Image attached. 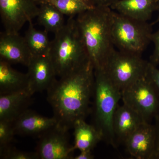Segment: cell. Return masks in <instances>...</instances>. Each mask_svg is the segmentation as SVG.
<instances>
[{"label":"cell","instance_id":"obj_1","mask_svg":"<svg viewBox=\"0 0 159 159\" xmlns=\"http://www.w3.org/2000/svg\"><path fill=\"white\" fill-rule=\"evenodd\" d=\"M95 70L90 61L66 76L56 79L47 90V100L59 125L70 129L85 120L93 93Z\"/></svg>","mask_w":159,"mask_h":159},{"label":"cell","instance_id":"obj_2","mask_svg":"<svg viewBox=\"0 0 159 159\" xmlns=\"http://www.w3.org/2000/svg\"><path fill=\"white\" fill-rule=\"evenodd\" d=\"M111 9L95 6L77 16V29L90 61L96 70H103L116 50L111 32Z\"/></svg>","mask_w":159,"mask_h":159},{"label":"cell","instance_id":"obj_3","mask_svg":"<svg viewBox=\"0 0 159 159\" xmlns=\"http://www.w3.org/2000/svg\"><path fill=\"white\" fill-rule=\"evenodd\" d=\"M49 55L59 78L73 73L90 61L75 16H70L63 28L54 34Z\"/></svg>","mask_w":159,"mask_h":159},{"label":"cell","instance_id":"obj_4","mask_svg":"<svg viewBox=\"0 0 159 159\" xmlns=\"http://www.w3.org/2000/svg\"><path fill=\"white\" fill-rule=\"evenodd\" d=\"M93 119L102 140L116 147L113 131L114 114L122 97L121 91L112 82L103 70H95Z\"/></svg>","mask_w":159,"mask_h":159},{"label":"cell","instance_id":"obj_5","mask_svg":"<svg viewBox=\"0 0 159 159\" xmlns=\"http://www.w3.org/2000/svg\"><path fill=\"white\" fill-rule=\"evenodd\" d=\"M111 10V32L114 46L119 51L142 55L152 42V24Z\"/></svg>","mask_w":159,"mask_h":159},{"label":"cell","instance_id":"obj_6","mask_svg":"<svg viewBox=\"0 0 159 159\" xmlns=\"http://www.w3.org/2000/svg\"><path fill=\"white\" fill-rule=\"evenodd\" d=\"M149 63L143 59L142 55L115 50L103 70L122 91L146 75Z\"/></svg>","mask_w":159,"mask_h":159},{"label":"cell","instance_id":"obj_7","mask_svg":"<svg viewBox=\"0 0 159 159\" xmlns=\"http://www.w3.org/2000/svg\"><path fill=\"white\" fill-rule=\"evenodd\" d=\"M123 104L151 123L159 114V95L147 75L121 91Z\"/></svg>","mask_w":159,"mask_h":159},{"label":"cell","instance_id":"obj_8","mask_svg":"<svg viewBox=\"0 0 159 159\" xmlns=\"http://www.w3.org/2000/svg\"><path fill=\"white\" fill-rule=\"evenodd\" d=\"M39 5L35 0H0L1 20L8 33H19L26 23L37 17Z\"/></svg>","mask_w":159,"mask_h":159},{"label":"cell","instance_id":"obj_9","mask_svg":"<svg viewBox=\"0 0 159 159\" xmlns=\"http://www.w3.org/2000/svg\"><path fill=\"white\" fill-rule=\"evenodd\" d=\"M69 129L57 124L39 138L38 159H73L74 151L68 136Z\"/></svg>","mask_w":159,"mask_h":159},{"label":"cell","instance_id":"obj_10","mask_svg":"<svg viewBox=\"0 0 159 159\" xmlns=\"http://www.w3.org/2000/svg\"><path fill=\"white\" fill-rule=\"evenodd\" d=\"M27 67L29 90L33 95L37 92L47 91L57 79L49 54L33 56Z\"/></svg>","mask_w":159,"mask_h":159},{"label":"cell","instance_id":"obj_11","mask_svg":"<svg viewBox=\"0 0 159 159\" xmlns=\"http://www.w3.org/2000/svg\"><path fill=\"white\" fill-rule=\"evenodd\" d=\"M154 125L144 122L129 136L125 143L126 150L137 159H152L155 146Z\"/></svg>","mask_w":159,"mask_h":159},{"label":"cell","instance_id":"obj_12","mask_svg":"<svg viewBox=\"0 0 159 159\" xmlns=\"http://www.w3.org/2000/svg\"><path fill=\"white\" fill-rule=\"evenodd\" d=\"M32 57L24 37L19 33H1L0 60L27 67Z\"/></svg>","mask_w":159,"mask_h":159},{"label":"cell","instance_id":"obj_13","mask_svg":"<svg viewBox=\"0 0 159 159\" xmlns=\"http://www.w3.org/2000/svg\"><path fill=\"white\" fill-rule=\"evenodd\" d=\"M16 135L39 138L58 124L54 116H42L34 111L27 110L13 122Z\"/></svg>","mask_w":159,"mask_h":159},{"label":"cell","instance_id":"obj_14","mask_svg":"<svg viewBox=\"0 0 159 159\" xmlns=\"http://www.w3.org/2000/svg\"><path fill=\"white\" fill-rule=\"evenodd\" d=\"M144 122L139 114L124 104L118 106L112 122L116 144H124L129 136Z\"/></svg>","mask_w":159,"mask_h":159},{"label":"cell","instance_id":"obj_15","mask_svg":"<svg viewBox=\"0 0 159 159\" xmlns=\"http://www.w3.org/2000/svg\"><path fill=\"white\" fill-rule=\"evenodd\" d=\"M28 90L0 95V120L13 122L25 112L32 102Z\"/></svg>","mask_w":159,"mask_h":159},{"label":"cell","instance_id":"obj_16","mask_svg":"<svg viewBox=\"0 0 159 159\" xmlns=\"http://www.w3.org/2000/svg\"><path fill=\"white\" fill-rule=\"evenodd\" d=\"M110 7L127 17L148 22L157 10V0H120Z\"/></svg>","mask_w":159,"mask_h":159},{"label":"cell","instance_id":"obj_17","mask_svg":"<svg viewBox=\"0 0 159 159\" xmlns=\"http://www.w3.org/2000/svg\"><path fill=\"white\" fill-rule=\"evenodd\" d=\"M29 83L27 74L16 70L9 63L0 60V95L29 90Z\"/></svg>","mask_w":159,"mask_h":159},{"label":"cell","instance_id":"obj_18","mask_svg":"<svg viewBox=\"0 0 159 159\" xmlns=\"http://www.w3.org/2000/svg\"><path fill=\"white\" fill-rule=\"evenodd\" d=\"M74 143L73 148L75 151H92L100 141L102 137L93 125L87 123L84 119H80L74 123Z\"/></svg>","mask_w":159,"mask_h":159},{"label":"cell","instance_id":"obj_19","mask_svg":"<svg viewBox=\"0 0 159 159\" xmlns=\"http://www.w3.org/2000/svg\"><path fill=\"white\" fill-rule=\"evenodd\" d=\"M39 5L37 16L39 24L48 32L55 34L60 31L65 25L64 15L51 3H41Z\"/></svg>","mask_w":159,"mask_h":159},{"label":"cell","instance_id":"obj_20","mask_svg":"<svg viewBox=\"0 0 159 159\" xmlns=\"http://www.w3.org/2000/svg\"><path fill=\"white\" fill-rule=\"evenodd\" d=\"M28 23L29 27L24 37L32 57L49 54L51 41L49 39L48 32L38 30L32 21Z\"/></svg>","mask_w":159,"mask_h":159},{"label":"cell","instance_id":"obj_21","mask_svg":"<svg viewBox=\"0 0 159 159\" xmlns=\"http://www.w3.org/2000/svg\"><path fill=\"white\" fill-rule=\"evenodd\" d=\"M49 3L69 17L75 16L95 7L93 0H54Z\"/></svg>","mask_w":159,"mask_h":159},{"label":"cell","instance_id":"obj_22","mask_svg":"<svg viewBox=\"0 0 159 159\" xmlns=\"http://www.w3.org/2000/svg\"><path fill=\"white\" fill-rule=\"evenodd\" d=\"M15 135L13 122L0 120V150L11 145Z\"/></svg>","mask_w":159,"mask_h":159},{"label":"cell","instance_id":"obj_23","mask_svg":"<svg viewBox=\"0 0 159 159\" xmlns=\"http://www.w3.org/2000/svg\"><path fill=\"white\" fill-rule=\"evenodd\" d=\"M0 157L4 159H38L35 152L23 151L11 145L0 150Z\"/></svg>","mask_w":159,"mask_h":159},{"label":"cell","instance_id":"obj_24","mask_svg":"<svg viewBox=\"0 0 159 159\" xmlns=\"http://www.w3.org/2000/svg\"><path fill=\"white\" fill-rule=\"evenodd\" d=\"M151 41L153 43L154 48L153 53L150 56L149 62L157 66L159 64V29L152 33Z\"/></svg>","mask_w":159,"mask_h":159},{"label":"cell","instance_id":"obj_25","mask_svg":"<svg viewBox=\"0 0 159 159\" xmlns=\"http://www.w3.org/2000/svg\"><path fill=\"white\" fill-rule=\"evenodd\" d=\"M146 75L159 95V69L149 62Z\"/></svg>","mask_w":159,"mask_h":159},{"label":"cell","instance_id":"obj_26","mask_svg":"<svg viewBox=\"0 0 159 159\" xmlns=\"http://www.w3.org/2000/svg\"><path fill=\"white\" fill-rule=\"evenodd\" d=\"M154 125L156 133L155 146L152 159H159V114L156 117Z\"/></svg>","mask_w":159,"mask_h":159},{"label":"cell","instance_id":"obj_27","mask_svg":"<svg viewBox=\"0 0 159 159\" xmlns=\"http://www.w3.org/2000/svg\"><path fill=\"white\" fill-rule=\"evenodd\" d=\"M95 6L110 7L114 3L120 0H93Z\"/></svg>","mask_w":159,"mask_h":159},{"label":"cell","instance_id":"obj_28","mask_svg":"<svg viewBox=\"0 0 159 159\" xmlns=\"http://www.w3.org/2000/svg\"><path fill=\"white\" fill-rule=\"evenodd\" d=\"M80 153L74 157L73 159H93L94 156L92 153V151H82Z\"/></svg>","mask_w":159,"mask_h":159},{"label":"cell","instance_id":"obj_29","mask_svg":"<svg viewBox=\"0 0 159 159\" xmlns=\"http://www.w3.org/2000/svg\"><path fill=\"white\" fill-rule=\"evenodd\" d=\"M36 2L38 5L41 4V3H46V2H50L54 1V0H35Z\"/></svg>","mask_w":159,"mask_h":159},{"label":"cell","instance_id":"obj_30","mask_svg":"<svg viewBox=\"0 0 159 159\" xmlns=\"http://www.w3.org/2000/svg\"><path fill=\"white\" fill-rule=\"evenodd\" d=\"M157 10H158L159 11V16L156 20L152 24V25L156 24V23L159 22V0H157Z\"/></svg>","mask_w":159,"mask_h":159}]
</instances>
